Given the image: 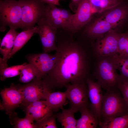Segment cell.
I'll return each instance as SVG.
<instances>
[{"instance_id":"cell-1","label":"cell","mask_w":128,"mask_h":128,"mask_svg":"<svg viewBox=\"0 0 128 128\" xmlns=\"http://www.w3.org/2000/svg\"><path fill=\"white\" fill-rule=\"evenodd\" d=\"M57 59L53 68L42 79L51 89L65 87L68 83L86 82L91 64L89 50L71 36L57 41Z\"/></svg>"},{"instance_id":"cell-2","label":"cell","mask_w":128,"mask_h":128,"mask_svg":"<svg viewBox=\"0 0 128 128\" xmlns=\"http://www.w3.org/2000/svg\"><path fill=\"white\" fill-rule=\"evenodd\" d=\"M96 59L93 75L96 82L106 91L118 89L121 80L112 59L110 57Z\"/></svg>"},{"instance_id":"cell-3","label":"cell","mask_w":128,"mask_h":128,"mask_svg":"<svg viewBox=\"0 0 128 128\" xmlns=\"http://www.w3.org/2000/svg\"><path fill=\"white\" fill-rule=\"evenodd\" d=\"M128 115V105L118 89L106 91L101 111L102 119Z\"/></svg>"},{"instance_id":"cell-4","label":"cell","mask_w":128,"mask_h":128,"mask_svg":"<svg viewBox=\"0 0 128 128\" xmlns=\"http://www.w3.org/2000/svg\"><path fill=\"white\" fill-rule=\"evenodd\" d=\"M22 9L19 0H0V31H4L6 26L15 29L21 26Z\"/></svg>"},{"instance_id":"cell-5","label":"cell","mask_w":128,"mask_h":128,"mask_svg":"<svg viewBox=\"0 0 128 128\" xmlns=\"http://www.w3.org/2000/svg\"><path fill=\"white\" fill-rule=\"evenodd\" d=\"M21 3L22 16L20 28L29 29L44 18L46 4L42 0H19Z\"/></svg>"},{"instance_id":"cell-6","label":"cell","mask_w":128,"mask_h":128,"mask_svg":"<svg viewBox=\"0 0 128 128\" xmlns=\"http://www.w3.org/2000/svg\"><path fill=\"white\" fill-rule=\"evenodd\" d=\"M119 34L113 31L96 39L91 51L96 58L110 57L117 54Z\"/></svg>"},{"instance_id":"cell-7","label":"cell","mask_w":128,"mask_h":128,"mask_svg":"<svg viewBox=\"0 0 128 128\" xmlns=\"http://www.w3.org/2000/svg\"><path fill=\"white\" fill-rule=\"evenodd\" d=\"M65 87L70 108L75 113L89 107L88 88L86 82L79 84L68 83Z\"/></svg>"},{"instance_id":"cell-8","label":"cell","mask_w":128,"mask_h":128,"mask_svg":"<svg viewBox=\"0 0 128 128\" xmlns=\"http://www.w3.org/2000/svg\"><path fill=\"white\" fill-rule=\"evenodd\" d=\"M23 96L22 104L26 107L31 103L45 99L51 90L42 79L38 80L35 78L31 82L22 86H19Z\"/></svg>"},{"instance_id":"cell-9","label":"cell","mask_w":128,"mask_h":128,"mask_svg":"<svg viewBox=\"0 0 128 128\" xmlns=\"http://www.w3.org/2000/svg\"><path fill=\"white\" fill-rule=\"evenodd\" d=\"M94 9L88 0H81L77 10L73 14L67 31L71 34L77 32L91 19Z\"/></svg>"},{"instance_id":"cell-10","label":"cell","mask_w":128,"mask_h":128,"mask_svg":"<svg viewBox=\"0 0 128 128\" xmlns=\"http://www.w3.org/2000/svg\"><path fill=\"white\" fill-rule=\"evenodd\" d=\"M37 24L36 33L39 37L44 52L48 53L55 51L57 29L50 23L44 17L41 19Z\"/></svg>"},{"instance_id":"cell-11","label":"cell","mask_w":128,"mask_h":128,"mask_svg":"<svg viewBox=\"0 0 128 128\" xmlns=\"http://www.w3.org/2000/svg\"><path fill=\"white\" fill-rule=\"evenodd\" d=\"M26 58L37 69L39 74L38 80H41L53 67L56 60L57 56L55 53L51 55L44 52L29 55Z\"/></svg>"},{"instance_id":"cell-12","label":"cell","mask_w":128,"mask_h":128,"mask_svg":"<svg viewBox=\"0 0 128 128\" xmlns=\"http://www.w3.org/2000/svg\"><path fill=\"white\" fill-rule=\"evenodd\" d=\"M0 94L2 100L0 108L5 110L8 114L22 104L23 99L19 86L13 83L11 84L9 87L2 90Z\"/></svg>"},{"instance_id":"cell-13","label":"cell","mask_w":128,"mask_h":128,"mask_svg":"<svg viewBox=\"0 0 128 128\" xmlns=\"http://www.w3.org/2000/svg\"><path fill=\"white\" fill-rule=\"evenodd\" d=\"M86 82L88 88L89 108L98 119L99 126L101 123V111L103 98L102 88L90 77L87 79Z\"/></svg>"},{"instance_id":"cell-14","label":"cell","mask_w":128,"mask_h":128,"mask_svg":"<svg viewBox=\"0 0 128 128\" xmlns=\"http://www.w3.org/2000/svg\"><path fill=\"white\" fill-rule=\"evenodd\" d=\"M115 28L100 17L91 23L84 31L87 37L91 40L97 39L112 31Z\"/></svg>"},{"instance_id":"cell-15","label":"cell","mask_w":128,"mask_h":128,"mask_svg":"<svg viewBox=\"0 0 128 128\" xmlns=\"http://www.w3.org/2000/svg\"><path fill=\"white\" fill-rule=\"evenodd\" d=\"M15 30L10 29L1 41L0 52L3 58H0V69L8 67L7 62L13 49L15 38L18 34Z\"/></svg>"},{"instance_id":"cell-16","label":"cell","mask_w":128,"mask_h":128,"mask_svg":"<svg viewBox=\"0 0 128 128\" xmlns=\"http://www.w3.org/2000/svg\"><path fill=\"white\" fill-rule=\"evenodd\" d=\"M53 111L45 101L33 102L26 107V116L36 121L52 113Z\"/></svg>"},{"instance_id":"cell-17","label":"cell","mask_w":128,"mask_h":128,"mask_svg":"<svg viewBox=\"0 0 128 128\" xmlns=\"http://www.w3.org/2000/svg\"><path fill=\"white\" fill-rule=\"evenodd\" d=\"M123 2L116 7L105 11L100 17L116 28L123 21L128 13L127 7L123 4Z\"/></svg>"},{"instance_id":"cell-18","label":"cell","mask_w":128,"mask_h":128,"mask_svg":"<svg viewBox=\"0 0 128 128\" xmlns=\"http://www.w3.org/2000/svg\"><path fill=\"white\" fill-rule=\"evenodd\" d=\"M60 9L55 5L46 4L44 17L50 23L57 29L66 30L65 24L61 17Z\"/></svg>"},{"instance_id":"cell-19","label":"cell","mask_w":128,"mask_h":128,"mask_svg":"<svg viewBox=\"0 0 128 128\" xmlns=\"http://www.w3.org/2000/svg\"><path fill=\"white\" fill-rule=\"evenodd\" d=\"M80 117L77 119L76 128H95L99 126V122L89 107H85L80 111Z\"/></svg>"},{"instance_id":"cell-20","label":"cell","mask_w":128,"mask_h":128,"mask_svg":"<svg viewBox=\"0 0 128 128\" xmlns=\"http://www.w3.org/2000/svg\"><path fill=\"white\" fill-rule=\"evenodd\" d=\"M37 26L24 30L18 33L15 38L13 46L9 59L21 49L36 32Z\"/></svg>"},{"instance_id":"cell-21","label":"cell","mask_w":128,"mask_h":128,"mask_svg":"<svg viewBox=\"0 0 128 128\" xmlns=\"http://www.w3.org/2000/svg\"><path fill=\"white\" fill-rule=\"evenodd\" d=\"M67 99L65 91L49 92L45 99L53 111H57L66 104Z\"/></svg>"},{"instance_id":"cell-22","label":"cell","mask_w":128,"mask_h":128,"mask_svg":"<svg viewBox=\"0 0 128 128\" xmlns=\"http://www.w3.org/2000/svg\"><path fill=\"white\" fill-rule=\"evenodd\" d=\"M60 109L61 112L55 115L56 118L64 128H76L77 120L74 117L75 113L71 109H64L63 106Z\"/></svg>"},{"instance_id":"cell-23","label":"cell","mask_w":128,"mask_h":128,"mask_svg":"<svg viewBox=\"0 0 128 128\" xmlns=\"http://www.w3.org/2000/svg\"><path fill=\"white\" fill-rule=\"evenodd\" d=\"M101 128H128V115L102 119Z\"/></svg>"},{"instance_id":"cell-24","label":"cell","mask_w":128,"mask_h":128,"mask_svg":"<svg viewBox=\"0 0 128 128\" xmlns=\"http://www.w3.org/2000/svg\"><path fill=\"white\" fill-rule=\"evenodd\" d=\"M96 12L101 13L114 8L124 0H88Z\"/></svg>"},{"instance_id":"cell-25","label":"cell","mask_w":128,"mask_h":128,"mask_svg":"<svg viewBox=\"0 0 128 128\" xmlns=\"http://www.w3.org/2000/svg\"><path fill=\"white\" fill-rule=\"evenodd\" d=\"M113 59L117 70L119 72L121 81L128 82V56L118 54L110 57Z\"/></svg>"},{"instance_id":"cell-26","label":"cell","mask_w":128,"mask_h":128,"mask_svg":"<svg viewBox=\"0 0 128 128\" xmlns=\"http://www.w3.org/2000/svg\"><path fill=\"white\" fill-rule=\"evenodd\" d=\"M9 115L10 124L16 128H35L34 120L29 117L26 116L23 118H20L17 113L12 112Z\"/></svg>"},{"instance_id":"cell-27","label":"cell","mask_w":128,"mask_h":128,"mask_svg":"<svg viewBox=\"0 0 128 128\" xmlns=\"http://www.w3.org/2000/svg\"><path fill=\"white\" fill-rule=\"evenodd\" d=\"M38 73L37 69L32 64H27L22 70L20 74L19 81L23 83H27L35 78L38 79Z\"/></svg>"},{"instance_id":"cell-28","label":"cell","mask_w":128,"mask_h":128,"mask_svg":"<svg viewBox=\"0 0 128 128\" xmlns=\"http://www.w3.org/2000/svg\"><path fill=\"white\" fill-rule=\"evenodd\" d=\"M26 63L20 65L12 66L0 69V79L4 81L6 79L15 77L20 74Z\"/></svg>"},{"instance_id":"cell-29","label":"cell","mask_w":128,"mask_h":128,"mask_svg":"<svg viewBox=\"0 0 128 128\" xmlns=\"http://www.w3.org/2000/svg\"><path fill=\"white\" fill-rule=\"evenodd\" d=\"M56 117L53 113L41 119L36 121L34 123L35 128H57L55 122Z\"/></svg>"},{"instance_id":"cell-30","label":"cell","mask_w":128,"mask_h":128,"mask_svg":"<svg viewBox=\"0 0 128 128\" xmlns=\"http://www.w3.org/2000/svg\"><path fill=\"white\" fill-rule=\"evenodd\" d=\"M117 54L128 56V32L119 34Z\"/></svg>"},{"instance_id":"cell-31","label":"cell","mask_w":128,"mask_h":128,"mask_svg":"<svg viewBox=\"0 0 128 128\" xmlns=\"http://www.w3.org/2000/svg\"><path fill=\"white\" fill-rule=\"evenodd\" d=\"M118 89L128 105V82L121 81Z\"/></svg>"},{"instance_id":"cell-32","label":"cell","mask_w":128,"mask_h":128,"mask_svg":"<svg viewBox=\"0 0 128 128\" xmlns=\"http://www.w3.org/2000/svg\"><path fill=\"white\" fill-rule=\"evenodd\" d=\"M60 11L61 18L65 24L66 30H67L72 20L73 14L66 9H61Z\"/></svg>"},{"instance_id":"cell-33","label":"cell","mask_w":128,"mask_h":128,"mask_svg":"<svg viewBox=\"0 0 128 128\" xmlns=\"http://www.w3.org/2000/svg\"><path fill=\"white\" fill-rule=\"evenodd\" d=\"M69 7L74 13L76 11L78 5L81 0H71Z\"/></svg>"},{"instance_id":"cell-34","label":"cell","mask_w":128,"mask_h":128,"mask_svg":"<svg viewBox=\"0 0 128 128\" xmlns=\"http://www.w3.org/2000/svg\"><path fill=\"white\" fill-rule=\"evenodd\" d=\"M44 2L47 4H51L56 5H59V0H42Z\"/></svg>"}]
</instances>
